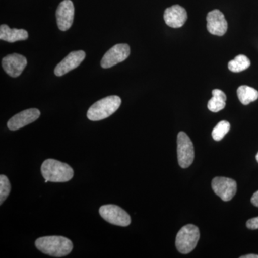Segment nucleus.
Here are the masks:
<instances>
[{
  "instance_id": "f257e3e1",
  "label": "nucleus",
  "mask_w": 258,
  "mask_h": 258,
  "mask_svg": "<svg viewBox=\"0 0 258 258\" xmlns=\"http://www.w3.org/2000/svg\"><path fill=\"white\" fill-rule=\"evenodd\" d=\"M37 249L52 257H61L71 253L74 248L73 242L62 236H47L35 241Z\"/></svg>"
},
{
  "instance_id": "f03ea898",
  "label": "nucleus",
  "mask_w": 258,
  "mask_h": 258,
  "mask_svg": "<svg viewBox=\"0 0 258 258\" xmlns=\"http://www.w3.org/2000/svg\"><path fill=\"white\" fill-rule=\"evenodd\" d=\"M41 172L45 183L67 182L74 175V169L71 166L52 159H47L42 163Z\"/></svg>"
},
{
  "instance_id": "7ed1b4c3",
  "label": "nucleus",
  "mask_w": 258,
  "mask_h": 258,
  "mask_svg": "<svg viewBox=\"0 0 258 258\" xmlns=\"http://www.w3.org/2000/svg\"><path fill=\"white\" fill-rule=\"evenodd\" d=\"M121 99L118 96H110L94 103L88 109L87 117L93 121H98L111 116L119 108Z\"/></svg>"
},
{
  "instance_id": "20e7f679",
  "label": "nucleus",
  "mask_w": 258,
  "mask_h": 258,
  "mask_svg": "<svg viewBox=\"0 0 258 258\" xmlns=\"http://www.w3.org/2000/svg\"><path fill=\"white\" fill-rule=\"evenodd\" d=\"M200 230L197 226L185 225L176 237V249L181 254H189L196 247L200 240Z\"/></svg>"
},
{
  "instance_id": "39448f33",
  "label": "nucleus",
  "mask_w": 258,
  "mask_h": 258,
  "mask_svg": "<svg viewBox=\"0 0 258 258\" xmlns=\"http://www.w3.org/2000/svg\"><path fill=\"white\" fill-rule=\"evenodd\" d=\"M177 157L179 166L183 169L191 165L195 159V150L187 134L181 132L177 136Z\"/></svg>"
},
{
  "instance_id": "423d86ee",
  "label": "nucleus",
  "mask_w": 258,
  "mask_h": 258,
  "mask_svg": "<svg viewBox=\"0 0 258 258\" xmlns=\"http://www.w3.org/2000/svg\"><path fill=\"white\" fill-rule=\"evenodd\" d=\"M99 213L102 218L112 225L127 227L132 222L130 215L117 205H103L99 209Z\"/></svg>"
},
{
  "instance_id": "0eeeda50",
  "label": "nucleus",
  "mask_w": 258,
  "mask_h": 258,
  "mask_svg": "<svg viewBox=\"0 0 258 258\" xmlns=\"http://www.w3.org/2000/svg\"><path fill=\"white\" fill-rule=\"evenodd\" d=\"M214 192L223 201H230L237 192V182L235 180L224 176H217L212 181Z\"/></svg>"
},
{
  "instance_id": "6e6552de",
  "label": "nucleus",
  "mask_w": 258,
  "mask_h": 258,
  "mask_svg": "<svg viewBox=\"0 0 258 258\" xmlns=\"http://www.w3.org/2000/svg\"><path fill=\"white\" fill-rule=\"evenodd\" d=\"M130 47L128 44H117L112 47L103 56L101 62V67L109 69L128 58L130 55Z\"/></svg>"
},
{
  "instance_id": "1a4fd4ad",
  "label": "nucleus",
  "mask_w": 258,
  "mask_h": 258,
  "mask_svg": "<svg viewBox=\"0 0 258 258\" xmlns=\"http://www.w3.org/2000/svg\"><path fill=\"white\" fill-rule=\"evenodd\" d=\"M75 8L71 0H63L56 10V18L58 28L62 31L69 30L74 23Z\"/></svg>"
},
{
  "instance_id": "9d476101",
  "label": "nucleus",
  "mask_w": 258,
  "mask_h": 258,
  "mask_svg": "<svg viewBox=\"0 0 258 258\" xmlns=\"http://www.w3.org/2000/svg\"><path fill=\"white\" fill-rule=\"evenodd\" d=\"M3 68L5 72L13 78L22 74L28 64L26 57L18 53L10 54L3 59Z\"/></svg>"
},
{
  "instance_id": "9b49d317",
  "label": "nucleus",
  "mask_w": 258,
  "mask_h": 258,
  "mask_svg": "<svg viewBox=\"0 0 258 258\" xmlns=\"http://www.w3.org/2000/svg\"><path fill=\"white\" fill-rule=\"evenodd\" d=\"M85 57H86V52L84 51H74L70 52L69 55L56 66L54 71L55 76L60 77L79 67Z\"/></svg>"
},
{
  "instance_id": "f8f14e48",
  "label": "nucleus",
  "mask_w": 258,
  "mask_h": 258,
  "mask_svg": "<svg viewBox=\"0 0 258 258\" xmlns=\"http://www.w3.org/2000/svg\"><path fill=\"white\" fill-rule=\"evenodd\" d=\"M207 28L212 35L222 36L228 28V24L225 15L219 10H214L207 16Z\"/></svg>"
},
{
  "instance_id": "ddd939ff",
  "label": "nucleus",
  "mask_w": 258,
  "mask_h": 258,
  "mask_svg": "<svg viewBox=\"0 0 258 258\" xmlns=\"http://www.w3.org/2000/svg\"><path fill=\"white\" fill-rule=\"evenodd\" d=\"M40 115V112L37 108L25 110L10 118L8 122V128L11 131H17L23 128L38 119Z\"/></svg>"
},
{
  "instance_id": "4468645a",
  "label": "nucleus",
  "mask_w": 258,
  "mask_h": 258,
  "mask_svg": "<svg viewBox=\"0 0 258 258\" xmlns=\"http://www.w3.org/2000/svg\"><path fill=\"white\" fill-rule=\"evenodd\" d=\"M187 18L186 10L180 5H173L164 12V21L171 28H181L186 23Z\"/></svg>"
},
{
  "instance_id": "2eb2a0df",
  "label": "nucleus",
  "mask_w": 258,
  "mask_h": 258,
  "mask_svg": "<svg viewBox=\"0 0 258 258\" xmlns=\"http://www.w3.org/2000/svg\"><path fill=\"white\" fill-rule=\"evenodd\" d=\"M28 38V32L23 29H11L8 25L0 26V39L4 41L15 42L26 40Z\"/></svg>"
},
{
  "instance_id": "dca6fc26",
  "label": "nucleus",
  "mask_w": 258,
  "mask_h": 258,
  "mask_svg": "<svg viewBox=\"0 0 258 258\" xmlns=\"http://www.w3.org/2000/svg\"><path fill=\"white\" fill-rule=\"evenodd\" d=\"M212 93V98L208 102V109L213 113H217L225 108L227 96L221 90H213Z\"/></svg>"
},
{
  "instance_id": "f3484780",
  "label": "nucleus",
  "mask_w": 258,
  "mask_h": 258,
  "mask_svg": "<svg viewBox=\"0 0 258 258\" xmlns=\"http://www.w3.org/2000/svg\"><path fill=\"white\" fill-rule=\"evenodd\" d=\"M237 93L241 103L245 106L252 102L257 101L258 98L257 90L247 86H240L237 88Z\"/></svg>"
},
{
  "instance_id": "a211bd4d",
  "label": "nucleus",
  "mask_w": 258,
  "mask_h": 258,
  "mask_svg": "<svg viewBox=\"0 0 258 258\" xmlns=\"http://www.w3.org/2000/svg\"><path fill=\"white\" fill-rule=\"evenodd\" d=\"M250 60L247 56L239 55L228 63V69L233 73H240L245 71L250 66Z\"/></svg>"
},
{
  "instance_id": "6ab92c4d",
  "label": "nucleus",
  "mask_w": 258,
  "mask_h": 258,
  "mask_svg": "<svg viewBox=\"0 0 258 258\" xmlns=\"http://www.w3.org/2000/svg\"><path fill=\"white\" fill-rule=\"evenodd\" d=\"M230 129V123L227 120H222V121L219 122L212 131V138L217 142H220L225 137L226 134L228 133Z\"/></svg>"
},
{
  "instance_id": "aec40b11",
  "label": "nucleus",
  "mask_w": 258,
  "mask_h": 258,
  "mask_svg": "<svg viewBox=\"0 0 258 258\" xmlns=\"http://www.w3.org/2000/svg\"><path fill=\"white\" fill-rule=\"evenodd\" d=\"M11 191V184L9 179L6 176L2 174L0 176V205H3L5 200L9 196Z\"/></svg>"
},
{
  "instance_id": "412c9836",
  "label": "nucleus",
  "mask_w": 258,
  "mask_h": 258,
  "mask_svg": "<svg viewBox=\"0 0 258 258\" xmlns=\"http://www.w3.org/2000/svg\"><path fill=\"white\" fill-rule=\"evenodd\" d=\"M247 228L249 230H257L258 229V217L250 219L246 223Z\"/></svg>"
},
{
  "instance_id": "4be33fe9",
  "label": "nucleus",
  "mask_w": 258,
  "mask_h": 258,
  "mask_svg": "<svg viewBox=\"0 0 258 258\" xmlns=\"http://www.w3.org/2000/svg\"><path fill=\"white\" fill-rule=\"evenodd\" d=\"M251 203L254 206L258 208V191L254 192L252 195V198H251Z\"/></svg>"
},
{
  "instance_id": "5701e85b",
  "label": "nucleus",
  "mask_w": 258,
  "mask_h": 258,
  "mask_svg": "<svg viewBox=\"0 0 258 258\" xmlns=\"http://www.w3.org/2000/svg\"><path fill=\"white\" fill-rule=\"evenodd\" d=\"M240 258H258V254H246V255L241 256Z\"/></svg>"
},
{
  "instance_id": "b1692460",
  "label": "nucleus",
  "mask_w": 258,
  "mask_h": 258,
  "mask_svg": "<svg viewBox=\"0 0 258 258\" xmlns=\"http://www.w3.org/2000/svg\"><path fill=\"white\" fill-rule=\"evenodd\" d=\"M256 160H257V161L258 162V152H257V155H256Z\"/></svg>"
}]
</instances>
